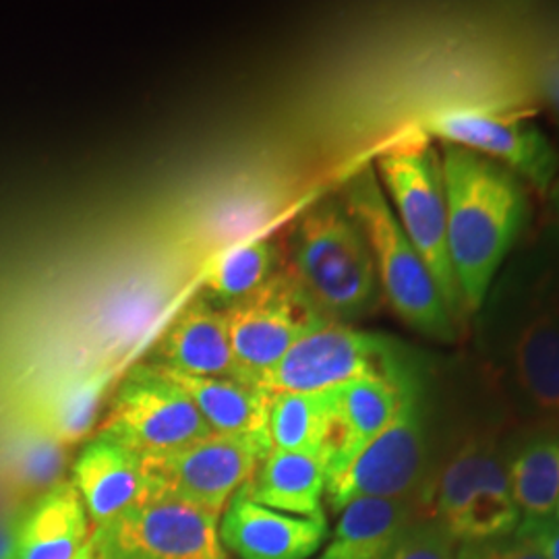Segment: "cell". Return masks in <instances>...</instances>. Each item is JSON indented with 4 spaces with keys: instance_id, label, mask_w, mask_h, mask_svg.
<instances>
[{
    "instance_id": "cell-1",
    "label": "cell",
    "mask_w": 559,
    "mask_h": 559,
    "mask_svg": "<svg viewBox=\"0 0 559 559\" xmlns=\"http://www.w3.org/2000/svg\"><path fill=\"white\" fill-rule=\"evenodd\" d=\"M475 323L524 404L559 420V270L545 237L498 276Z\"/></svg>"
},
{
    "instance_id": "cell-2",
    "label": "cell",
    "mask_w": 559,
    "mask_h": 559,
    "mask_svg": "<svg viewBox=\"0 0 559 559\" xmlns=\"http://www.w3.org/2000/svg\"><path fill=\"white\" fill-rule=\"evenodd\" d=\"M448 251L466 316H475L531 216L526 185L459 145L441 143Z\"/></svg>"
},
{
    "instance_id": "cell-3",
    "label": "cell",
    "mask_w": 559,
    "mask_h": 559,
    "mask_svg": "<svg viewBox=\"0 0 559 559\" xmlns=\"http://www.w3.org/2000/svg\"><path fill=\"white\" fill-rule=\"evenodd\" d=\"M284 272L330 323L369 316L381 288L371 247L342 198L316 203L300 216Z\"/></svg>"
},
{
    "instance_id": "cell-4",
    "label": "cell",
    "mask_w": 559,
    "mask_h": 559,
    "mask_svg": "<svg viewBox=\"0 0 559 559\" xmlns=\"http://www.w3.org/2000/svg\"><path fill=\"white\" fill-rule=\"evenodd\" d=\"M342 201L371 247L381 295L394 313L425 338L456 342L464 330L450 316L438 282L402 230L373 164H362L346 179Z\"/></svg>"
},
{
    "instance_id": "cell-5",
    "label": "cell",
    "mask_w": 559,
    "mask_h": 559,
    "mask_svg": "<svg viewBox=\"0 0 559 559\" xmlns=\"http://www.w3.org/2000/svg\"><path fill=\"white\" fill-rule=\"evenodd\" d=\"M373 168L402 230L438 282L450 316L464 330L468 316L448 251L440 152L420 129H408L381 147Z\"/></svg>"
},
{
    "instance_id": "cell-6",
    "label": "cell",
    "mask_w": 559,
    "mask_h": 559,
    "mask_svg": "<svg viewBox=\"0 0 559 559\" xmlns=\"http://www.w3.org/2000/svg\"><path fill=\"white\" fill-rule=\"evenodd\" d=\"M270 452L272 445L265 441L212 433L175 452L145 456L141 501H179L222 516Z\"/></svg>"
},
{
    "instance_id": "cell-7",
    "label": "cell",
    "mask_w": 559,
    "mask_h": 559,
    "mask_svg": "<svg viewBox=\"0 0 559 559\" xmlns=\"http://www.w3.org/2000/svg\"><path fill=\"white\" fill-rule=\"evenodd\" d=\"M411 365L392 340L328 323L295 344L258 388L267 394H316L365 376H396Z\"/></svg>"
},
{
    "instance_id": "cell-8",
    "label": "cell",
    "mask_w": 559,
    "mask_h": 559,
    "mask_svg": "<svg viewBox=\"0 0 559 559\" xmlns=\"http://www.w3.org/2000/svg\"><path fill=\"white\" fill-rule=\"evenodd\" d=\"M100 431L127 443L143 459L212 436L193 399L154 362H141L120 381Z\"/></svg>"
},
{
    "instance_id": "cell-9",
    "label": "cell",
    "mask_w": 559,
    "mask_h": 559,
    "mask_svg": "<svg viewBox=\"0 0 559 559\" xmlns=\"http://www.w3.org/2000/svg\"><path fill=\"white\" fill-rule=\"evenodd\" d=\"M427 420L420 383L413 385L390 427L362 448L350 464L325 480L334 510L360 498H420L427 487Z\"/></svg>"
},
{
    "instance_id": "cell-10",
    "label": "cell",
    "mask_w": 559,
    "mask_h": 559,
    "mask_svg": "<svg viewBox=\"0 0 559 559\" xmlns=\"http://www.w3.org/2000/svg\"><path fill=\"white\" fill-rule=\"evenodd\" d=\"M218 514L179 501H140L92 528V559H226Z\"/></svg>"
},
{
    "instance_id": "cell-11",
    "label": "cell",
    "mask_w": 559,
    "mask_h": 559,
    "mask_svg": "<svg viewBox=\"0 0 559 559\" xmlns=\"http://www.w3.org/2000/svg\"><path fill=\"white\" fill-rule=\"evenodd\" d=\"M226 313L237 380L255 388L295 344L330 323L284 270Z\"/></svg>"
},
{
    "instance_id": "cell-12",
    "label": "cell",
    "mask_w": 559,
    "mask_h": 559,
    "mask_svg": "<svg viewBox=\"0 0 559 559\" xmlns=\"http://www.w3.org/2000/svg\"><path fill=\"white\" fill-rule=\"evenodd\" d=\"M419 129L427 138L498 162L539 193H549L558 179V152L531 112L450 110L425 120Z\"/></svg>"
},
{
    "instance_id": "cell-13",
    "label": "cell",
    "mask_w": 559,
    "mask_h": 559,
    "mask_svg": "<svg viewBox=\"0 0 559 559\" xmlns=\"http://www.w3.org/2000/svg\"><path fill=\"white\" fill-rule=\"evenodd\" d=\"M419 383L413 365L396 376H365L334 388V413L323 448L328 477L350 464L396 419L408 390Z\"/></svg>"
},
{
    "instance_id": "cell-14",
    "label": "cell",
    "mask_w": 559,
    "mask_h": 559,
    "mask_svg": "<svg viewBox=\"0 0 559 559\" xmlns=\"http://www.w3.org/2000/svg\"><path fill=\"white\" fill-rule=\"evenodd\" d=\"M328 522L276 512L249 500L240 487L221 519L222 545L240 559H307L325 540Z\"/></svg>"
},
{
    "instance_id": "cell-15",
    "label": "cell",
    "mask_w": 559,
    "mask_h": 559,
    "mask_svg": "<svg viewBox=\"0 0 559 559\" xmlns=\"http://www.w3.org/2000/svg\"><path fill=\"white\" fill-rule=\"evenodd\" d=\"M150 362L179 376L237 380L228 313L200 295L162 334Z\"/></svg>"
},
{
    "instance_id": "cell-16",
    "label": "cell",
    "mask_w": 559,
    "mask_h": 559,
    "mask_svg": "<svg viewBox=\"0 0 559 559\" xmlns=\"http://www.w3.org/2000/svg\"><path fill=\"white\" fill-rule=\"evenodd\" d=\"M71 483L80 491L90 522L102 526L143 500V456L98 429L75 460Z\"/></svg>"
},
{
    "instance_id": "cell-17",
    "label": "cell",
    "mask_w": 559,
    "mask_h": 559,
    "mask_svg": "<svg viewBox=\"0 0 559 559\" xmlns=\"http://www.w3.org/2000/svg\"><path fill=\"white\" fill-rule=\"evenodd\" d=\"M503 493L512 491L508 464L498 443L485 436H473L443 462L440 473L427 483L419 501L425 519L445 524L473 501Z\"/></svg>"
},
{
    "instance_id": "cell-18",
    "label": "cell",
    "mask_w": 559,
    "mask_h": 559,
    "mask_svg": "<svg viewBox=\"0 0 559 559\" xmlns=\"http://www.w3.org/2000/svg\"><path fill=\"white\" fill-rule=\"evenodd\" d=\"M90 524L75 485L59 480L17 519L15 559H75L92 537Z\"/></svg>"
},
{
    "instance_id": "cell-19",
    "label": "cell",
    "mask_w": 559,
    "mask_h": 559,
    "mask_svg": "<svg viewBox=\"0 0 559 559\" xmlns=\"http://www.w3.org/2000/svg\"><path fill=\"white\" fill-rule=\"evenodd\" d=\"M419 498H360L342 508L336 531L320 559H388L413 522Z\"/></svg>"
},
{
    "instance_id": "cell-20",
    "label": "cell",
    "mask_w": 559,
    "mask_h": 559,
    "mask_svg": "<svg viewBox=\"0 0 559 559\" xmlns=\"http://www.w3.org/2000/svg\"><path fill=\"white\" fill-rule=\"evenodd\" d=\"M325 462L316 454L272 450L242 491L263 508L300 519L325 516L321 498L325 493Z\"/></svg>"
},
{
    "instance_id": "cell-21",
    "label": "cell",
    "mask_w": 559,
    "mask_h": 559,
    "mask_svg": "<svg viewBox=\"0 0 559 559\" xmlns=\"http://www.w3.org/2000/svg\"><path fill=\"white\" fill-rule=\"evenodd\" d=\"M166 373L193 399L214 436L251 438L272 445L267 433L272 394L255 385L226 378H191L173 371Z\"/></svg>"
},
{
    "instance_id": "cell-22",
    "label": "cell",
    "mask_w": 559,
    "mask_h": 559,
    "mask_svg": "<svg viewBox=\"0 0 559 559\" xmlns=\"http://www.w3.org/2000/svg\"><path fill=\"white\" fill-rule=\"evenodd\" d=\"M506 464L520 512L533 519L554 516L559 500L558 429H543L520 441Z\"/></svg>"
},
{
    "instance_id": "cell-23",
    "label": "cell",
    "mask_w": 559,
    "mask_h": 559,
    "mask_svg": "<svg viewBox=\"0 0 559 559\" xmlns=\"http://www.w3.org/2000/svg\"><path fill=\"white\" fill-rule=\"evenodd\" d=\"M282 265V249L267 237L228 247L207 267L203 297L226 311L258 293L278 274Z\"/></svg>"
},
{
    "instance_id": "cell-24",
    "label": "cell",
    "mask_w": 559,
    "mask_h": 559,
    "mask_svg": "<svg viewBox=\"0 0 559 559\" xmlns=\"http://www.w3.org/2000/svg\"><path fill=\"white\" fill-rule=\"evenodd\" d=\"M332 413L334 390L316 394H272L267 417L272 450L323 456Z\"/></svg>"
},
{
    "instance_id": "cell-25",
    "label": "cell",
    "mask_w": 559,
    "mask_h": 559,
    "mask_svg": "<svg viewBox=\"0 0 559 559\" xmlns=\"http://www.w3.org/2000/svg\"><path fill=\"white\" fill-rule=\"evenodd\" d=\"M110 373H92L62 385L48 406V433L62 443L80 441L96 425Z\"/></svg>"
},
{
    "instance_id": "cell-26",
    "label": "cell",
    "mask_w": 559,
    "mask_h": 559,
    "mask_svg": "<svg viewBox=\"0 0 559 559\" xmlns=\"http://www.w3.org/2000/svg\"><path fill=\"white\" fill-rule=\"evenodd\" d=\"M64 448L52 433H32L17 441L11 452V473L25 487L44 491L57 485L64 471Z\"/></svg>"
},
{
    "instance_id": "cell-27",
    "label": "cell",
    "mask_w": 559,
    "mask_h": 559,
    "mask_svg": "<svg viewBox=\"0 0 559 559\" xmlns=\"http://www.w3.org/2000/svg\"><path fill=\"white\" fill-rule=\"evenodd\" d=\"M535 94L559 124V15L540 17L537 48L533 60Z\"/></svg>"
},
{
    "instance_id": "cell-28",
    "label": "cell",
    "mask_w": 559,
    "mask_h": 559,
    "mask_svg": "<svg viewBox=\"0 0 559 559\" xmlns=\"http://www.w3.org/2000/svg\"><path fill=\"white\" fill-rule=\"evenodd\" d=\"M454 543L456 540L438 520L420 516L388 559H456Z\"/></svg>"
},
{
    "instance_id": "cell-29",
    "label": "cell",
    "mask_w": 559,
    "mask_h": 559,
    "mask_svg": "<svg viewBox=\"0 0 559 559\" xmlns=\"http://www.w3.org/2000/svg\"><path fill=\"white\" fill-rule=\"evenodd\" d=\"M456 559H543L539 554L524 540L514 535L503 539L480 540V543H462L456 551Z\"/></svg>"
},
{
    "instance_id": "cell-30",
    "label": "cell",
    "mask_w": 559,
    "mask_h": 559,
    "mask_svg": "<svg viewBox=\"0 0 559 559\" xmlns=\"http://www.w3.org/2000/svg\"><path fill=\"white\" fill-rule=\"evenodd\" d=\"M514 537L528 543L543 559H559V520L556 516H524Z\"/></svg>"
},
{
    "instance_id": "cell-31",
    "label": "cell",
    "mask_w": 559,
    "mask_h": 559,
    "mask_svg": "<svg viewBox=\"0 0 559 559\" xmlns=\"http://www.w3.org/2000/svg\"><path fill=\"white\" fill-rule=\"evenodd\" d=\"M17 519L0 520V559H15Z\"/></svg>"
},
{
    "instance_id": "cell-32",
    "label": "cell",
    "mask_w": 559,
    "mask_h": 559,
    "mask_svg": "<svg viewBox=\"0 0 559 559\" xmlns=\"http://www.w3.org/2000/svg\"><path fill=\"white\" fill-rule=\"evenodd\" d=\"M545 239L549 242V249H551V253H554V260L558 263L559 270V230L556 226H549V230L545 233Z\"/></svg>"
},
{
    "instance_id": "cell-33",
    "label": "cell",
    "mask_w": 559,
    "mask_h": 559,
    "mask_svg": "<svg viewBox=\"0 0 559 559\" xmlns=\"http://www.w3.org/2000/svg\"><path fill=\"white\" fill-rule=\"evenodd\" d=\"M549 201H551V210H554V216H556V222H554V226L559 230V175L556 182L551 185V189H549Z\"/></svg>"
},
{
    "instance_id": "cell-34",
    "label": "cell",
    "mask_w": 559,
    "mask_h": 559,
    "mask_svg": "<svg viewBox=\"0 0 559 559\" xmlns=\"http://www.w3.org/2000/svg\"><path fill=\"white\" fill-rule=\"evenodd\" d=\"M75 559H92L90 558V551H87V545H85V549H83V551H81L80 556H78V558Z\"/></svg>"
},
{
    "instance_id": "cell-35",
    "label": "cell",
    "mask_w": 559,
    "mask_h": 559,
    "mask_svg": "<svg viewBox=\"0 0 559 559\" xmlns=\"http://www.w3.org/2000/svg\"><path fill=\"white\" fill-rule=\"evenodd\" d=\"M554 516H556V519L559 520V500H558V506H556V514H554Z\"/></svg>"
}]
</instances>
